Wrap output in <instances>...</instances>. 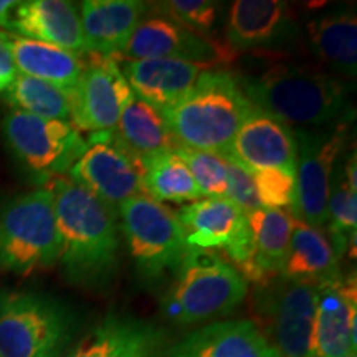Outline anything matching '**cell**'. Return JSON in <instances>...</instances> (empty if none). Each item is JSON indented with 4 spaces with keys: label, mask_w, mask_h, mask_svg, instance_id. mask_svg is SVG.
Returning a JSON list of instances; mask_svg holds the SVG:
<instances>
[{
    "label": "cell",
    "mask_w": 357,
    "mask_h": 357,
    "mask_svg": "<svg viewBox=\"0 0 357 357\" xmlns=\"http://www.w3.org/2000/svg\"><path fill=\"white\" fill-rule=\"evenodd\" d=\"M55 200L60 261L73 283L101 288L119 266L116 212L68 177L48 185Z\"/></svg>",
    "instance_id": "1"
},
{
    "label": "cell",
    "mask_w": 357,
    "mask_h": 357,
    "mask_svg": "<svg viewBox=\"0 0 357 357\" xmlns=\"http://www.w3.org/2000/svg\"><path fill=\"white\" fill-rule=\"evenodd\" d=\"M240 79L257 109L289 128L326 126L341 119L347 108L344 79L307 65L280 63Z\"/></svg>",
    "instance_id": "2"
},
{
    "label": "cell",
    "mask_w": 357,
    "mask_h": 357,
    "mask_svg": "<svg viewBox=\"0 0 357 357\" xmlns=\"http://www.w3.org/2000/svg\"><path fill=\"white\" fill-rule=\"evenodd\" d=\"M253 109L238 75L211 66L181 100L160 113L178 144L223 155Z\"/></svg>",
    "instance_id": "3"
},
{
    "label": "cell",
    "mask_w": 357,
    "mask_h": 357,
    "mask_svg": "<svg viewBox=\"0 0 357 357\" xmlns=\"http://www.w3.org/2000/svg\"><path fill=\"white\" fill-rule=\"evenodd\" d=\"M247 294V280L225 257L215 250L187 247L162 300V312L174 324H197L229 314Z\"/></svg>",
    "instance_id": "4"
},
{
    "label": "cell",
    "mask_w": 357,
    "mask_h": 357,
    "mask_svg": "<svg viewBox=\"0 0 357 357\" xmlns=\"http://www.w3.org/2000/svg\"><path fill=\"white\" fill-rule=\"evenodd\" d=\"M60 260L55 200L50 187L17 195L0 208V266L26 276Z\"/></svg>",
    "instance_id": "5"
},
{
    "label": "cell",
    "mask_w": 357,
    "mask_h": 357,
    "mask_svg": "<svg viewBox=\"0 0 357 357\" xmlns=\"http://www.w3.org/2000/svg\"><path fill=\"white\" fill-rule=\"evenodd\" d=\"M73 328V314L50 298L0 296V357H60Z\"/></svg>",
    "instance_id": "6"
},
{
    "label": "cell",
    "mask_w": 357,
    "mask_h": 357,
    "mask_svg": "<svg viewBox=\"0 0 357 357\" xmlns=\"http://www.w3.org/2000/svg\"><path fill=\"white\" fill-rule=\"evenodd\" d=\"M318 283L283 276L257 287V326L280 357H314Z\"/></svg>",
    "instance_id": "7"
},
{
    "label": "cell",
    "mask_w": 357,
    "mask_h": 357,
    "mask_svg": "<svg viewBox=\"0 0 357 357\" xmlns=\"http://www.w3.org/2000/svg\"><path fill=\"white\" fill-rule=\"evenodd\" d=\"M121 227L137 273L147 281L176 271L184 257L185 230L177 213L144 194L119 207Z\"/></svg>",
    "instance_id": "8"
},
{
    "label": "cell",
    "mask_w": 357,
    "mask_h": 357,
    "mask_svg": "<svg viewBox=\"0 0 357 357\" xmlns=\"http://www.w3.org/2000/svg\"><path fill=\"white\" fill-rule=\"evenodd\" d=\"M2 128L8 149L38 182L63 177L88 147L82 132L68 121L12 109L3 118Z\"/></svg>",
    "instance_id": "9"
},
{
    "label": "cell",
    "mask_w": 357,
    "mask_h": 357,
    "mask_svg": "<svg viewBox=\"0 0 357 357\" xmlns=\"http://www.w3.org/2000/svg\"><path fill=\"white\" fill-rule=\"evenodd\" d=\"M296 139V174H294L293 218L323 229L328 215L331 178L339 154L349 137V121L339 119L326 131L293 129Z\"/></svg>",
    "instance_id": "10"
},
{
    "label": "cell",
    "mask_w": 357,
    "mask_h": 357,
    "mask_svg": "<svg viewBox=\"0 0 357 357\" xmlns=\"http://www.w3.org/2000/svg\"><path fill=\"white\" fill-rule=\"evenodd\" d=\"M68 176L113 212H118L126 200L142 194L139 159L129 153L114 129L89 134L86 151Z\"/></svg>",
    "instance_id": "11"
},
{
    "label": "cell",
    "mask_w": 357,
    "mask_h": 357,
    "mask_svg": "<svg viewBox=\"0 0 357 357\" xmlns=\"http://www.w3.org/2000/svg\"><path fill=\"white\" fill-rule=\"evenodd\" d=\"M149 10V8H147ZM144 13L124 48L121 60H184L211 68L213 63L234 61L236 53L213 38L197 35L162 12Z\"/></svg>",
    "instance_id": "12"
},
{
    "label": "cell",
    "mask_w": 357,
    "mask_h": 357,
    "mask_svg": "<svg viewBox=\"0 0 357 357\" xmlns=\"http://www.w3.org/2000/svg\"><path fill=\"white\" fill-rule=\"evenodd\" d=\"M70 96V123L78 131H113L129 98L131 88L114 60L93 58Z\"/></svg>",
    "instance_id": "13"
},
{
    "label": "cell",
    "mask_w": 357,
    "mask_h": 357,
    "mask_svg": "<svg viewBox=\"0 0 357 357\" xmlns=\"http://www.w3.org/2000/svg\"><path fill=\"white\" fill-rule=\"evenodd\" d=\"M300 38V24L281 0H236L227 13V47L238 52H273Z\"/></svg>",
    "instance_id": "14"
},
{
    "label": "cell",
    "mask_w": 357,
    "mask_h": 357,
    "mask_svg": "<svg viewBox=\"0 0 357 357\" xmlns=\"http://www.w3.org/2000/svg\"><path fill=\"white\" fill-rule=\"evenodd\" d=\"M223 158L235 160L250 174L263 169L296 174L293 128L255 108L236 131Z\"/></svg>",
    "instance_id": "15"
},
{
    "label": "cell",
    "mask_w": 357,
    "mask_h": 357,
    "mask_svg": "<svg viewBox=\"0 0 357 357\" xmlns=\"http://www.w3.org/2000/svg\"><path fill=\"white\" fill-rule=\"evenodd\" d=\"M357 287L352 278L324 280L318 283L314 319V357H346L356 352Z\"/></svg>",
    "instance_id": "16"
},
{
    "label": "cell",
    "mask_w": 357,
    "mask_h": 357,
    "mask_svg": "<svg viewBox=\"0 0 357 357\" xmlns=\"http://www.w3.org/2000/svg\"><path fill=\"white\" fill-rule=\"evenodd\" d=\"M6 30L17 37L63 48L84 55L79 8L66 0H26L13 8Z\"/></svg>",
    "instance_id": "17"
},
{
    "label": "cell",
    "mask_w": 357,
    "mask_h": 357,
    "mask_svg": "<svg viewBox=\"0 0 357 357\" xmlns=\"http://www.w3.org/2000/svg\"><path fill=\"white\" fill-rule=\"evenodd\" d=\"M78 8L84 52L116 61L149 7L137 0H84Z\"/></svg>",
    "instance_id": "18"
},
{
    "label": "cell",
    "mask_w": 357,
    "mask_h": 357,
    "mask_svg": "<svg viewBox=\"0 0 357 357\" xmlns=\"http://www.w3.org/2000/svg\"><path fill=\"white\" fill-rule=\"evenodd\" d=\"M164 357H280L253 319L215 321L169 347Z\"/></svg>",
    "instance_id": "19"
},
{
    "label": "cell",
    "mask_w": 357,
    "mask_h": 357,
    "mask_svg": "<svg viewBox=\"0 0 357 357\" xmlns=\"http://www.w3.org/2000/svg\"><path fill=\"white\" fill-rule=\"evenodd\" d=\"M162 334L154 324L109 312L66 357H155Z\"/></svg>",
    "instance_id": "20"
},
{
    "label": "cell",
    "mask_w": 357,
    "mask_h": 357,
    "mask_svg": "<svg viewBox=\"0 0 357 357\" xmlns=\"http://www.w3.org/2000/svg\"><path fill=\"white\" fill-rule=\"evenodd\" d=\"M205 68L184 60H131L121 71L134 95L162 111L181 100Z\"/></svg>",
    "instance_id": "21"
},
{
    "label": "cell",
    "mask_w": 357,
    "mask_h": 357,
    "mask_svg": "<svg viewBox=\"0 0 357 357\" xmlns=\"http://www.w3.org/2000/svg\"><path fill=\"white\" fill-rule=\"evenodd\" d=\"M187 247L225 250L247 225V213L227 197H205L184 205L177 213Z\"/></svg>",
    "instance_id": "22"
},
{
    "label": "cell",
    "mask_w": 357,
    "mask_h": 357,
    "mask_svg": "<svg viewBox=\"0 0 357 357\" xmlns=\"http://www.w3.org/2000/svg\"><path fill=\"white\" fill-rule=\"evenodd\" d=\"M306 37L311 52L337 77L356 78L357 17L354 8L333 10L307 22Z\"/></svg>",
    "instance_id": "23"
},
{
    "label": "cell",
    "mask_w": 357,
    "mask_h": 357,
    "mask_svg": "<svg viewBox=\"0 0 357 357\" xmlns=\"http://www.w3.org/2000/svg\"><path fill=\"white\" fill-rule=\"evenodd\" d=\"M10 50L20 75L55 84L66 93L78 83L84 68L79 55L37 40L10 35Z\"/></svg>",
    "instance_id": "24"
},
{
    "label": "cell",
    "mask_w": 357,
    "mask_h": 357,
    "mask_svg": "<svg viewBox=\"0 0 357 357\" xmlns=\"http://www.w3.org/2000/svg\"><path fill=\"white\" fill-rule=\"evenodd\" d=\"M116 134L134 158L144 160L162 153H172L178 142L167 128L162 113L132 93L119 118Z\"/></svg>",
    "instance_id": "25"
},
{
    "label": "cell",
    "mask_w": 357,
    "mask_h": 357,
    "mask_svg": "<svg viewBox=\"0 0 357 357\" xmlns=\"http://www.w3.org/2000/svg\"><path fill=\"white\" fill-rule=\"evenodd\" d=\"M337 275L339 258L328 236L321 229L294 218L288 257L280 276L287 280L321 283Z\"/></svg>",
    "instance_id": "26"
},
{
    "label": "cell",
    "mask_w": 357,
    "mask_h": 357,
    "mask_svg": "<svg viewBox=\"0 0 357 357\" xmlns=\"http://www.w3.org/2000/svg\"><path fill=\"white\" fill-rule=\"evenodd\" d=\"M252 231L253 261L261 278V284L278 278L287 261L293 231V215L275 208H258L248 213ZM260 284V287H261Z\"/></svg>",
    "instance_id": "27"
},
{
    "label": "cell",
    "mask_w": 357,
    "mask_h": 357,
    "mask_svg": "<svg viewBox=\"0 0 357 357\" xmlns=\"http://www.w3.org/2000/svg\"><path fill=\"white\" fill-rule=\"evenodd\" d=\"M141 169L142 194L155 202L190 204L204 197L189 167L174 151L141 160Z\"/></svg>",
    "instance_id": "28"
},
{
    "label": "cell",
    "mask_w": 357,
    "mask_h": 357,
    "mask_svg": "<svg viewBox=\"0 0 357 357\" xmlns=\"http://www.w3.org/2000/svg\"><path fill=\"white\" fill-rule=\"evenodd\" d=\"M6 100L15 111L70 123L68 93L42 79L19 73L6 91Z\"/></svg>",
    "instance_id": "29"
},
{
    "label": "cell",
    "mask_w": 357,
    "mask_h": 357,
    "mask_svg": "<svg viewBox=\"0 0 357 357\" xmlns=\"http://www.w3.org/2000/svg\"><path fill=\"white\" fill-rule=\"evenodd\" d=\"M328 238L339 260L342 253L352 247L356 255V227H357V190L347 185L342 171L334 169L331 178V189L328 199Z\"/></svg>",
    "instance_id": "30"
},
{
    "label": "cell",
    "mask_w": 357,
    "mask_h": 357,
    "mask_svg": "<svg viewBox=\"0 0 357 357\" xmlns=\"http://www.w3.org/2000/svg\"><path fill=\"white\" fill-rule=\"evenodd\" d=\"M178 158L185 162L194 177L195 184L205 197H225L227 194V162L225 158L207 151L192 149L177 144L174 149Z\"/></svg>",
    "instance_id": "31"
},
{
    "label": "cell",
    "mask_w": 357,
    "mask_h": 357,
    "mask_svg": "<svg viewBox=\"0 0 357 357\" xmlns=\"http://www.w3.org/2000/svg\"><path fill=\"white\" fill-rule=\"evenodd\" d=\"M155 8L178 25L205 38H212L220 13V3L213 0H169L158 3Z\"/></svg>",
    "instance_id": "32"
},
{
    "label": "cell",
    "mask_w": 357,
    "mask_h": 357,
    "mask_svg": "<svg viewBox=\"0 0 357 357\" xmlns=\"http://www.w3.org/2000/svg\"><path fill=\"white\" fill-rule=\"evenodd\" d=\"M261 208L283 211L294 204V174L281 169H263L252 174Z\"/></svg>",
    "instance_id": "33"
},
{
    "label": "cell",
    "mask_w": 357,
    "mask_h": 357,
    "mask_svg": "<svg viewBox=\"0 0 357 357\" xmlns=\"http://www.w3.org/2000/svg\"><path fill=\"white\" fill-rule=\"evenodd\" d=\"M223 158V155H222ZM227 194L225 197L231 200L240 211L248 213L261 208L260 202H258V195L255 189V182H253V176L247 169L236 164L235 160L227 159Z\"/></svg>",
    "instance_id": "34"
},
{
    "label": "cell",
    "mask_w": 357,
    "mask_h": 357,
    "mask_svg": "<svg viewBox=\"0 0 357 357\" xmlns=\"http://www.w3.org/2000/svg\"><path fill=\"white\" fill-rule=\"evenodd\" d=\"M17 77L19 70L10 50V35L0 30V93L7 91Z\"/></svg>",
    "instance_id": "35"
},
{
    "label": "cell",
    "mask_w": 357,
    "mask_h": 357,
    "mask_svg": "<svg viewBox=\"0 0 357 357\" xmlns=\"http://www.w3.org/2000/svg\"><path fill=\"white\" fill-rule=\"evenodd\" d=\"M17 3L19 2H15V0H0V29H6Z\"/></svg>",
    "instance_id": "36"
},
{
    "label": "cell",
    "mask_w": 357,
    "mask_h": 357,
    "mask_svg": "<svg viewBox=\"0 0 357 357\" xmlns=\"http://www.w3.org/2000/svg\"><path fill=\"white\" fill-rule=\"evenodd\" d=\"M346 357H357V356H356V352H352V354H349V356H346Z\"/></svg>",
    "instance_id": "37"
}]
</instances>
